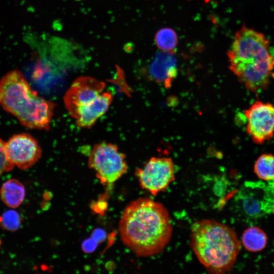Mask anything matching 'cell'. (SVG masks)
Here are the masks:
<instances>
[{
    "label": "cell",
    "instance_id": "6da1fadb",
    "mask_svg": "<svg viewBox=\"0 0 274 274\" xmlns=\"http://www.w3.org/2000/svg\"><path fill=\"white\" fill-rule=\"evenodd\" d=\"M119 230L123 244L136 256L149 257L163 250L171 238L173 227L169 213L161 203L143 197L125 207Z\"/></svg>",
    "mask_w": 274,
    "mask_h": 274
},
{
    "label": "cell",
    "instance_id": "7a4b0ae2",
    "mask_svg": "<svg viewBox=\"0 0 274 274\" xmlns=\"http://www.w3.org/2000/svg\"><path fill=\"white\" fill-rule=\"evenodd\" d=\"M229 69L249 90L259 93L274 78V57L262 33L243 26L234 35L227 52Z\"/></svg>",
    "mask_w": 274,
    "mask_h": 274
},
{
    "label": "cell",
    "instance_id": "3957f363",
    "mask_svg": "<svg viewBox=\"0 0 274 274\" xmlns=\"http://www.w3.org/2000/svg\"><path fill=\"white\" fill-rule=\"evenodd\" d=\"M190 246L210 274H227L241 248L233 229L213 219H203L193 224Z\"/></svg>",
    "mask_w": 274,
    "mask_h": 274
},
{
    "label": "cell",
    "instance_id": "277c9868",
    "mask_svg": "<svg viewBox=\"0 0 274 274\" xmlns=\"http://www.w3.org/2000/svg\"><path fill=\"white\" fill-rule=\"evenodd\" d=\"M0 106L26 127L48 130L55 105L39 96L21 72L12 70L0 80Z\"/></svg>",
    "mask_w": 274,
    "mask_h": 274
},
{
    "label": "cell",
    "instance_id": "5b68a950",
    "mask_svg": "<svg viewBox=\"0 0 274 274\" xmlns=\"http://www.w3.org/2000/svg\"><path fill=\"white\" fill-rule=\"evenodd\" d=\"M88 165L107 189L111 188L127 170L125 155L119 151L117 146L105 142L94 145Z\"/></svg>",
    "mask_w": 274,
    "mask_h": 274
},
{
    "label": "cell",
    "instance_id": "8992f818",
    "mask_svg": "<svg viewBox=\"0 0 274 274\" xmlns=\"http://www.w3.org/2000/svg\"><path fill=\"white\" fill-rule=\"evenodd\" d=\"M135 176L143 189L156 195L174 181V163L169 158L153 157L143 168L136 170Z\"/></svg>",
    "mask_w": 274,
    "mask_h": 274
},
{
    "label": "cell",
    "instance_id": "52a82bcc",
    "mask_svg": "<svg viewBox=\"0 0 274 274\" xmlns=\"http://www.w3.org/2000/svg\"><path fill=\"white\" fill-rule=\"evenodd\" d=\"M105 82L93 77L83 76L77 78L63 97L65 107L75 119L82 109L92 105L103 92Z\"/></svg>",
    "mask_w": 274,
    "mask_h": 274
},
{
    "label": "cell",
    "instance_id": "ba28073f",
    "mask_svg": "<svg viewBox=\"0 0 274 274\" xmlns=\"http://www.w3.org/2000/svg\"><path fill=\"white\" fill-rule=\"evenodd\" d=\"M246 132L253 141L262 144L274 134V105L256 100L245 110Z\"/></svg>",
    "mask_w": 274,
    "mask_h": 274
},
{
    "label": "cell",
    "instance_id": "9c48e42d",
    "mask_svg": "<svg viewBox=\"0 0 274 274\" xmlns=\"http://www.w3.org/2000/svg\"><path fill=\"white\" fill-rule=\"evenodd\" d=\"M5 152L8 161L22 170L33 166L42 156L38 142L25 133L14 134L5 142Z\"/></svg>",
    "mask_w": 274,
    "mask_h": 274
},
{
    "label": "cell",
    "instance_id": "30bf717a",
    "mask_svg": "<svg viewBox=\"0 0 274 274\" xmlns=\"http://www.w3.org/2000/svg\"><path fill=\"white\" fill-rule=\"evenodd\" d=\"M177 59L173 53H157L148 67L150 77L158 83L169 88L177 75Z\"/></svg>",
    "mask_w": 274,
    "mask_h": 274
},
{
    "label": "cell",
    "instance_id": "8fae6325",
    "mask_svg": "<svg viewBox=\"0 0 274 274\" xmlns=\"http://www.w3.org/2000/svg\"><path fill=\"white\" fill-rule=\"evenodd\" d=\"M113 99L111 91L102 92L92 105L78 113L75 118L77 125L82 128L91 127L97 119L107 112Z\"/></svg>",
    "mask_w": 274,
    "mask_h": 274
},
{
    "label": "cell",
    "instance_id": "7c38bea8",
    "mask_svg": "<svg viewBox=\"0 0 274 274\" xmlns=\"http://www.w3.org/2000/svg\"><path fill=\"white\" fill-rule=\"evenodd\" d=\"M0 195L4 203L12 208L18 207L23 201L25 196L24 185L18 180L12 179L2 185Z\"/></svg>",
    "mask_w": 274,
    "mask_h": 274
},
{
    "label": "cell",
    "instance_id": "4fadbf2b",
    "mask_svg": "<svg viewBox=\"0 0 274 274\" xmlns=\"http://www.w3.org/2000/svg\"><path fill=\"white\" fill-rule=\"evenodd\" d=\"M267 243L266 234L258 227H249L242 234V245L249 252H257L263 250Z\"/></svg>",
    "mask_w": 274,
    "mask_h": 274
},
{
    "label": "cell",
    "instance_id": "5bb4252c",
    "mask_svg": "<svg viewBox=\"0 0 274 274\" xmlns=\"http://www.w3.org/2000/svg\"><path fill=\"white\" fill-rule=\"evenodd\" d=\"M254 173L260 179L269 181L274 179V155L271 154L261 155L254 166Z\"/></svg>",
    "mask_w": 274,
    "mask_h": 274
},
{
    "label": "cell",
    "instance_id": "9a60e30c",
    "mask_svg": "<svg viewBox=\"0 0 274 274\" xmlns=\"http://www.w3.org/2000/svg\"><path fill=\"white\" fill-rule=\"evenodd\" d=\"M157 47L163 52L174 53L178 44L176 32L170 28L159 29L155 36Z\"/></svg>",
    "mask_w": 274,
    "mask_h": 274
},
{
    "label": "cell",
    "instance_id": "2e32d148",
    "mask_svg": "<svg viewBox=\"0 0 274 274\" xmlns=\"http://www.w3.org/2000/svg\"><path fill=\"white\" fill-rule=\"evenodd\" d=\"M21 223V219L19 214L14 210L7 211L0 216V226L8 231L18 230Z\"/></svg>",
    "mask_w": 274,
    "mask_h": 274
},
{
    "label": "cell",
    "instance_id": "e0dca14e",
    "mask_svg": "<svg viewBox=\"0 0 274 274\" xmlns=\"http://www.w3.org/2000/svg\"><path fill=\"white\" fill-rule=\"evenodd\" d=\"M14 166L8 160L5 152V142L0 138V176L12 170Z\"/></svg>",
    "mask_w": 274,
    "mask_h": 274
},
{
    "label": "cell",
    "instance_id": "ac0fdd59",
    "mask_svg": "<svg viewBox=\"0 0 274 274\" xmlns=\"http://www.w3.org/2000/svg\"><path fill=\"white\" fill-rule=\"evenodd\" d=\"M98 244V243L91 237L83 242L82 248L85 253H91L96 249Z\"/></svg>",
    "mask_w": 274,
    "mask_h": 274
},
{
    "label": "cell",
    "instance_id": "d6986e66",
    "mask_svg": "<svg viewBox=\"0 0 274 274\" xmlns=\"http://www.w3.org/2000/svg\"><path fill=\"white\" fill-rule=\"evenodd\" d=\"M106 236L105 231L101 229H96L93 231L91 237L99 244L105 239Z\"/></svg>",
    "mask_w": 274,
    "mask_h": 274
},
{
    "label": "cell",
    "instance_id": "ffe728a7",
    "mask_svg": "<svg viewBox=\"0 0 274 274\" xmlns=\"http://www.w3.org/2000/svg\"><path fill=\"white\" fill-rule=\"evenodd\" d=\"M101 199L102 198L98 199L92 208L93 211L96 213H100L101 212H103V211H105L106 209L107 203L104 199Z\"/></svg>",
    "mask_w": 274,
    "mask_h": 274
}]
</instances>
